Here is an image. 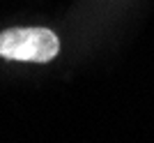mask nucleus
<instances>
[{
    "label": "nucleus",
    "mask_w": 154,
    "mask_h": 143,
    "mask_svg": "<svg viewBox=\"0 0 154 143\" xmlns=\"http://www.w3.org/2000/svg\"><path fill=\"white\" fill-rule=\"evenodd\" d=\"M60 51L58 35L48 28H9L0 33V58L16 62H51Z\"/></svg>",
    "instance_id": "f257e3e1"
}]
</instances>
